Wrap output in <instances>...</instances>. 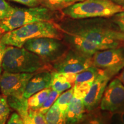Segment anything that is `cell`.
<instances>
[{
    "instance_id": "20",
    "label": "cell",
    "mask_w": 124,
    "mask_h": 124,
    "mask_svg": "<svg viewBox=\"0 0 124 124\" xmlns=\"http://www.w3.org/2000/svg\"><path fill=\"white\" fill-rule=\"evenodd\" d=\"M82 1L83 0H39L40 5L55 11L63 10L75 3Z\"/></svg>"
},
{
    "instance_id": "10",
    "label": "cell",
    "mask_w": 124,
    "mask_h": 124,
    "mask_svg": "<svg viewBox=\"0 0 124 124\" xmlns=\"http://www.w3.org/2000/svg\"><path fill=\"white\" fill-rule=\"evenodd\" d=\"M99 106L111 113L124 107V85L117 78L108 85Z\"/></svg>"
},
{
    "instance_id": "29",
    "label": "cell",
    "mask_w": 124,
    "mask_h": 124,
    "mask_svg": "<svg viewBox=\"0 0 124 124\" xmlns=\"http://www.w3.org/2000/svg\"><path fill=\"white\" fill-rule=\"evenodd\" d=\"M7 124H25L22 117L18 113H13L9 118Z\"/></svg>"
},
{
    "instance_id": "19",
    "label": "cell",
    "mask_w": 124,
    "mask_h": 124,
    "mask_svg": "<svg viewBox=\"0 0 124 124\" xmlns=\"http://www.w3.org/2000/svg\"><path fill=\"white\" fill-rule=\"evenodd\" d=\"M48 124H66V114L54 103L45 114Z\"/></svg>"
},
{
    "instance_id": "18",
    "label": "cell",
    "mask_w": 124,
    "mask_h": 124,
    "mask_svg": "<svg viewBox=\"0 0 124 124\" xmlns=\"http://www.w3.org/2000/svg\"><path fill=\"white\" fill-rule=\"evenodd\" d=\"M52 88L43 89L32 95L28 99L29 108L33 110H39L47 98Z\"/></svg>"
},
{
    "instance_id": "4",
    "label": "cell",
    "mask_w": 124,
    "mask_h": 124,
    "mask_svg": "<svg viewBox=\"0 0 124 124\" xmlns=\"http://www.w3.org/2000/svg\"><path fill=\"white\" fill-rule=\"evenodd\" d=\"M59 18L58 11L39 5L35 7L15 8L8 17L0 20V34L2 35L31 23L52 21Z\"/></svg>"
},
{
    "instance_id": "34",
    "label": "cell",
    "mask_w": 124,
    "mask_h": 124,
    "mask_svg": "<svg viewBox=\"0 0 124 124\" xmlns=\"http://www.w3.org/2000/svg\"><path fill=\"white\" fill-rule=\"evenodd\" d=\"M111 1L118 5L121 6L124 8V0H111Z\"/></svg>"
},
{
    "instance_id": "23",
    "label": "cell",
    "mask_w": 124,
    "mask_h": 124,
    "mask_svg": "<svg viewBox=\"0 0 124 124\" xmlns=\"http://www.w3.org/2000/svg\"><path fill=\"white\" fill-rule=\"evenodd\" d=\"M60 93L57 92L55 90H54L52 89L51 90L47 98L46 99V101L44 102L42 106L40 108L38 111H40V112L44 114H46L47 112V111L51 108V107L52 106V105L55 103L56 100H57V98L60 95Z\"/></svg>"
},
{
    "instance_id": "33",
    "label": "cell",
    "mask_w": 124,
    "mask_h": 124,
    "mask_svg": "<svg viewBox=\"0 0 124 124\" xmlns=\"http://www.w3.org/2000/svg\"><path fill=\"white\" fill-rule=\"evenodd\" d=\"M23 121H24L25 124H33V122H32V120H31V118L29 117V114L27 116H26L25 117L23 118Z\"/></svg>"
},
{
    "instance_id": "14",
    "label": "cell",
    "mask_w": 124,
    "mask_h": 124,
    "mask_svg": "<svg viewBox=\"0 0 124 124\" xmlns=\"http://www.w3.org/2000/svg\"><path fill=\"white\" fill-rule=\"evenodd\" d=\"M86 113L83 100L73 97L66 114V124H78Z\"/></svg>"
},
{
    "instance_id": "3",
    "label": "cell",
    "mask_w": 124,
    "mask_h": 124,
    "mask_svg": "<svg viewBox=\"0 0 124 124\" xmlns=\"http://www.w3.org/2000/svg\"><path fill=\"white\" fill-rule=\"evenodd\" d=\"M62 32L80 36L104 49L124 46V32L101 25H76L67 28L59 26Z\"/></svg>"
},
{
    "instance_id": "6",
    "label": "cell",
    "mask_w": 124,
    "mask_h": 124,
    "mask_svg": "<svg viewBox=\"0 0 124 124\" xmlns=\"http://www.w3.org/2000/svg\"><path fill=\"white\" fill-rule=\"evenodd\" d=\"M23 47L33 52L44 62L52 64L69 49L61 40L49 38H40L28 40Z\"/></svg>"
},
{
    "instance_id": "11",
    "label": "cell",
    "mask_w": 124,
    "mask_h": 124,
    "mask_svg": "<svg viewBox=\"0 0 124 124\" xmlns=\"http://www.w3.org/2000/svg\"><path fill=\"white\" fill-rule=\"evenodd\" d=\"M110 78L105 74L99 76L91 85L90 89L83 100L87 111L94 110L100 106L103 94Z\"/></svg>"
},
{
    "instance_id": "17",
    "label": "cell",
    "mask_w": 124,
    "mask_h": 124,
    "mask_svg": "<svg viewBox=\"0 0 124 124\" xmlns=\"http://www.w3.org/2000/svg\"><path fill=\"white\" fill-rule=\"evenodd\" d=\"M103 74H105L103 70L92 66L77 74L74 85L80 84L84 82L93 83L99 76Z\"/></svg>"
},
{
    "instance_id": "24",
    "label": "cell",
    "mask_w": 124,
    "mask_h": 124,
    "mask_svg": "<svg viewBox=\"0 0 124 124\" xmlns=\"http://www.w3.org/2000/svg\"><path fill=\"white\" fill-rule=\"evenodd\" d=\"M15 9L6 0H0V20L8 17Z\"/></svg>"
},
{
    "instance_id": "32",
    "label": "cell",
    "mask_w": 124,
    "mask_h": 124,
    "mask_svg": "<svg viewBox=\"0 0 124 124\" xmlns=\"http://www.w3.org/2000/svg\"><path fill=\"white\" fill-rule=\"evenodd\" d=\"M117 79H118L121 82H122V84L124 85V68L122 70L120 73L116 77Z\"/></svg>"
},
{
    "instance_id": "27",
    "label": "cell",
    "mask_w": 124,
    "mask_h": 124,
    "mask_svg": "<svg viewBox=\"0 0 124 124\" xmlns=\"http://www.w3.org/2000/svg\"><path fill=\"white\" fill-rule=\"evenodd\" d=\"M110 124H124V107L111 113Z\"/></svg>"
},
{
    "instance_id": "13",
    "label": "cell",
    "mask_w": 124,
    "mask_h": 124,
    "mask_svg": "<svg viewBox=\"0 0 124 124\" xmlns=\"http://www.w3.org/2000/svg\"><path fill=\"white\" fill-rule=\"evenodd\" d=\"M75 74L63 73L52 71L51 87L60 94L70 89L75 84Z\"/></svg>"
},
{
    "instance_id": "30",
    "label": "cell",
    "mask_w": 124,
    "mask_h": 124,
    "mask_svg": "<svg viewBox=\"0 0 124 124\" xmlns=\"http://www.w3.org/2000/svg\"><path fill=\"white\" fill-rule=\"evenodd\" d=\"M10 1L24 5L28 7H35L40 5L39 0H10Z\"/></svg>"
},
{
    "instance_id": "7",
    "label": "cell",
    "mask_w": 124,
    "mask_h": 124,
    "mask_svg": "<svg viewBox=\"0 0 124 124\" xmlns=\"http://www.w3.org/2000/svg\"><path fill=\"white\" fill-rule=\"evenodd\" d=\"M92 59L93 66L103 70L111 78L124 68V46L98 51Z\"/></svg>"
},
{
    "instance_id": "15",
    "label": "cell",
    "mask_w": 124,
    "mask_h": 124,
    "mask_svg": "<svg viewBox=\"0 0 124 124\" xmlns=\"http://www.w3.org/2000/svg\"><path fill=\"white\" fill-rule=\"evenodd\" d=\"M111 112L103 110L100 106L86 114L78 124H110Z\"/></svg>"
},
{
    "instance_id": "31",
    "label": "cell",
    "mask_w": 124,
    "mask_h": 124,
    "mask_svg": "<svg viewBox=\"0 0 124 124\" xmlns=\"http://www.w3.org/2000/svg\"><path fill=\"white\" fill-rule=\"evenodd\" d=\"M1 35H0V76L1 75L2 71L3 70V69H2L3 58H4V55L5 54V51L6 47H7V45L4 44V43L1 41Z\"/></svg>"
},
{
    "instance_id": "12",
    "label": "cell",
    "mask_w": 124,
    "mask_h": 124,
    "mask_svg": "<svg viewBox=\"0 0 124 124\" xmlns=\"http://www.w3.org/2000/svg\"><path fill=\"white\" fill-rule=\"evenodd\" d=\"M52 71L45 70L36 72L28 82L23 94V97L28 99L35 93L51 87Z\"/></svg>"
},
{
    "instance_id": "16",
    "label": "cell",
    "mask_w": 124,
    "mask_h": 124,
    "mask_svg": "<svg viewBox=\"0 0 124 124\" xmlns=\"http://www.w3.org/2000/svg\"><path fill=\"white\" fill-rule=\"evenodd\" d=\"M7 97L9 107L16 111L22 118L28 115L29 108L28 99L23 95H10Z\"/></svg>"
},
{
    "instance_id": "9",
    "label": "cell",
    "mask_w": 124,
    "mask_h": 124,
    "mask_svg": "<svg viewBox=\"0 0 124 124\" xmlns=\"http://www.w3.org/2000/svg\"><path fill=\"white\" fill-rule=\"evenodd\" d=\"M34 73H13L7 71L0 76V90L3 95H23L29 79Z\"/></svg>"
},
{
    "instance_id": "8",
    "label": "cell",
    "mask_w": 124,
    "mask_h": 124,
    "mask_svg": "<svg viewBox=\"0 0 124 124\" xmlns=\"http://www.w3.org/2000/svg\"><path fill=\"white\" fill-rule=\"evenodd\" d=\"M51 65L54 71L77 74L93 66L92 56L69 48Z\"/></svg>"
},
{
    "instance_id": "35",
    "label": "cell",
    "mask_w": 124,
    "mask_h": 124,
    "mask_svg": "<svg viewBox=\"0 0 124 124\" xmlns=\"http://www.w3.org/2000/svg\"><path fill=\"white\" fill-rule=\"evenodd\" d=\"M7 120V119H3V120H0V124H5Z\"/></svg>"
},
{
    "instance_id": "25",
    "label": "cell",
    "mask_w": 124,
    "mask_h": 124,
    "mask_svg": "<svg viewBox=\"0 0 124 124\" xmlns=\"http://www.w3.org/2000/svg\"><path fill=\"white\" fill-rule=\"evenodd\" d=\"M10 109L7 102V97L0 95V120L8 119Z\"/></svg>"
},
{
    "instance_id": "36",
    "label": "cell",
    "mask_w": 124,
    "mask_h": 124,
    "mask_svg": "<svg viewBox=\"0 0 124 124\" xmlns=\"http://www.w3.org/2000/svg\"><path fill=\"white\" fill-rule=\"evenodd\" d=\"M0 35H1V34H0Z\"/></svg>"
},
{
    "instance_id": "5",
    "label": "cell",
    "mask_w": 124,
    "mask_h": 124,
    "mask_svg": "<svg viewBox=\"0 0 124 124\" xmlns=\"http://www.w3.org/2000/svg\"><path fill=\"white\" fill-rule=\"evenodd\" d=\"M124 11L121 6L111 0H83L63 9L62 13L73 19L111 17Z\"/></svg>"
},
{
    "instance_id": "2",
    "label": "cell",
    "mask_w": 124,
    "mask_h": 124,
    "mask_svg": "<svg viewBox=\"0 0 124 124\" xmlns=\"http://www.w3.org/2000/svg\"><path fill=\"white\" fill-rule=\"evenodd\" d=\"M63 33L59 24L52 21H39L31 23L6 32L1 35V41L7 46L23 47L28 40L40 38L62 40Z\"/></svg>"
},
{
    "instance_id": "28",
    "label": "cell",
    "mask_w": 124,
    "mask_h": 124,
    "mask_svg": "<svg viewBox=\"0 0 124 124\" xmlns=\"http://www.w3.org/2000/svg\"><path fill=\"white\" fill-rule=\"evenodd\" d=\"M112 20L117 25L120 31L124 32V11H122L113 16Z\"/></svg>"
},
{
    "instance_id": "22",
    "label": "cell",
    "mask_w": 124,
    "mask_h": 124,
    "mask_svg": "<svg viewBox=\"0 0 124 124\" xmlns=\"http://www.w3.org/2000/svg\"><path fill=\"white\" fill-rule=\"evenodd\" d=\"M93 83L89 82H84L80 84L74 85L72 87L74 90V97L83 100L89 93Z\"/></svg>"
},
{
    "instance_id": "26",
    "label": "cell",
    "mask_w": 124,
    "mask_h": 124,
    "mask_svg": "<svg viewBox=\"0 0 124 124\" xmlns=\"http://www.w3.org/2000/svg\"><path fill=\"white\" fill-rule=\"evenodd\" d=\"M29 116L33 124H48L46 122L45 114L38 110H29Z\"/></svg>"
},
{
    "instance_id": "21",
    "label": "cell",
    "mask_w": 124,
    "mask_h": 124,
    "mask_svg": "<svg viewBox=\"0 0 124 124\" xmlns=\"http://www.w3.org/2000/svg\"><path fill=\"white\" fill-rule=\"evenodd\" d=\"M74 97L73 87L60 94L55 103L64 114H66L71 100Z\"/></svg>"
},
{
    "instance_id": "1",
    "label": "cell",
    "mask_w": 124,
    "mask_h": 124,
    "mask_svg": "<svg viewBox=\"0 0 124 124\" xmlns=\"http://www.w3.org/2000/svg\"><path fill=\"white\" fill-rule=\"evenodd\" d=\"M3 70L13 73H34L48 70L52 65L24 47L7 46L2 62Z\"/></svg>"
}]
</instances>
